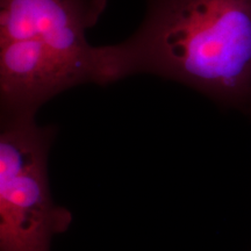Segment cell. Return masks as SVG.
Instances as JSON below:
<instances>
[{"mask_svg": "<svg viewBox=\"0 0 251 251\" xmlns=\"http://www.w3.org/2000/svg\"><path fill=\"white\" fill-rule=\"evenodd\" d=\"M99 61L101 85L153 75L251 114V0H146L135 33Z\"/></svg>", "mask_w": 251, "mask_h": 251, "instance_id": "6da1fadb", "label": "cell"}, {"mask_svg": "<svg viewBox=\"0 0 251 251\" xmlns=\"http://www.w3.org/2000/svg\"><path fill=\"white\" fill-rule=\"evenodd\" d=\"M83 84H93L85 69L36 41L0 42V117H36L49 100Z\"/></svg>", "mask_w": 251, "mask_h": 251, "instance_id": "277c9868", "label": "cell"}, {"mask_svg": "<svg viewBox=\"0 0 251 251\" xmlns=\"http://www.w3.org/2000/svg\"><path fill=\"white\" fill-rule=\"evenodd\" d=\"M108 0H0V42L33 40L84 68L101 84L99 47L87 42Z\"/></svg>", "mask_w": 251, "mask_h": 251, "instance_id": "3957f363", "label": "cell"}, {"mask_svg": "<svg viewBox=\"0 0 251 251\" xmlns=\"http://www.w3.org/2000/svg\"><path fill=\"white\" fill-rule=\"evenodd\" d=\"M54 126L35 115L0 117V251H51L74 214L52 198L48 159Z\"/></svg>", "mask_w": 251, "mask_h": 251, "instance_id": "7a4b0ae2", "label": "cell"}]
</instances>
